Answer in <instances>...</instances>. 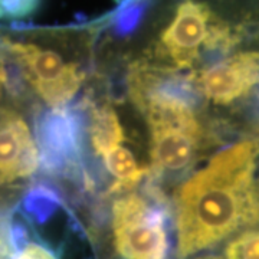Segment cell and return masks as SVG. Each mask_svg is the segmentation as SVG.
I'll list each match as a JSON object with an SVG mask.
<instances>
[{"label":"cell","instance_id":"6da1fadb","mask_svg":"<svg viewBox=\"0 0 259 259\" xmlns=\"http://www.w3.org/2000/svg\"><path fill=\"white\" fill-rule=\"evenodd\" d=\"M259 131L223 144L179 182L170 202L177 259L221 248L259 226Z\"/></svg>","mask_w":259,"mask_h":259},{"label":"cell","instance_id":"7a4b0ae2","mask_svg":"<svg viewBox=\"0 0 259 259\" xmlns=\"http://www.w3.org/2000/svg\"><path fill=\"white\" fill-rule=\"evenodd\" d=\"M100 29L0 26V54L40 105L66 108L93 81Z\"/></svg>","mask_w":259,"mask_h":259},{"label":"cell","instance_id":"3957f363","mask_svg":"<svg viewBox=\"0 0 259 259\" xmlns=\"http://www.w3.org/2000/svg\"><path fill=\"white\" fill-rule=\"evenodd\" d=\"M124 79L128 101L148 130V182L160 189L166 182H182L213 147L223 146L222 137L186 95L143 78Z\"/></svg>","mask_w":259,"mask_h":259},{"label":"cell","instance_id":"277c9868","mask_svg":"<svg viewBox=\"0 0 259 259\" xmlns=\"http://www.w3.org/2000/svg\"><path fill=\"white\" fill-rule=\"evenodd\" d=\"M85 233L97 259H177L170 202L150 182L141 192L114 194L108 212Z\"/></svg>","mask_w":259,"mask_h":259},{"label":"cell","instance_id":"5b68a950","mask_svg":"<svg viewBox=\"0 0 259 259\" xmlns=\"http://www.w3.org/2000/svg\"><path fill=\"white\" fill-rule=\"evenodd\" d=\"M85 122V150L94 154L117 189H133L147 176V166L140 163L128 146V136L117 101L111 95H94L93 87L81 98Z\"/></svg>","mask_w":259,"mask_h":259},{"label":"cell","instance_id":"8992f818","mask_svg":"<svg viewBox=\"0 0 259 259\" xmlns=\"http://www.w3.org/2000/svg\"><path fill=\"white\" fill-rule=\"evenodd\" d=\"M12 88V75L0 59V102ZM30 193L12 190L0 182V253L15 246L35 226L37 216L30 210Z\"/></svg>","mask_w":259,"mask_h":259},{"label":"cell","instance_id":"52a82bcc","mask_svg":"<svg viewBox=\"0 0 259 259\" xmlns=\"http://www.w3.org/2000/svg\"><path fill=\"white\" fill-rule=\"evenodd\" d=\"M212 252L218 259H259V226L235 235Z\"/></svg>","mask_w":259,"mask_h":259},{"label":"cell","instance_id":"ba28073f","mask_svg":"<svg viewBox=\"0 0 259 259\" xmlns=\"http://www.w3.org/2000/svg\"><path fill=\"white\" fill-rule=\"evenodd\" d=\"M40 0H0V22H19L30 18Z\"/></svg>","mask_w":259,"mask_h":259},{"label":"cell","instance_id":"9c48e42d","mask_svg":"<svg viewBox=\"0 0 259 259\" xmlns=\"http://www.w3.org/2000/svg\"><path fill=\"white\" fill-rule=\"evenodd\" d=\"M190 259H218V255L214 252H207V253H203V255H199V256H194V258Z\"/></svg>","mask_w":259,"mask_h":259}]
</instances>
